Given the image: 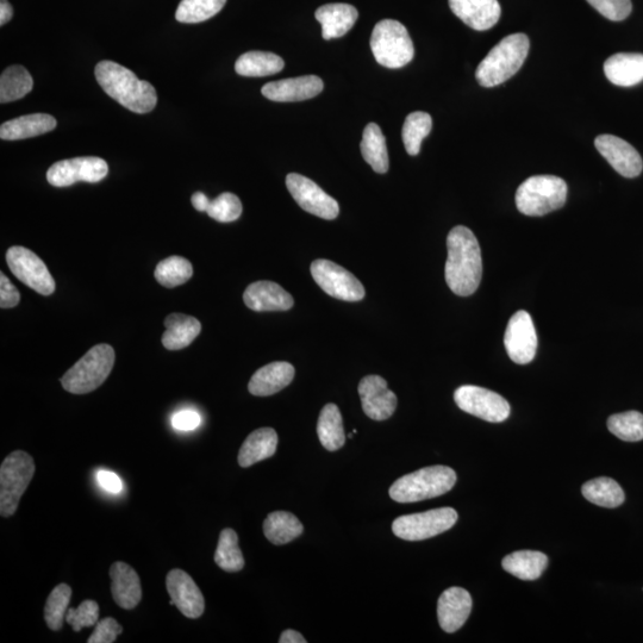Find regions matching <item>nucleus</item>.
I'll use <instances>...</instances> for the list:
<instances>
[{"mask_svg": "<svg viewBox=\"0 0 643 643\" xmlns=\"http://www.w3.org/2000/svg\"><path fill=\"white\" fill-rule=\"evenodd\" d=\"M445 277L455 295L467 297L478 290L483 277L482 249L471 229L458 226L447 237Z\"/></svg>", "mask_w": 643, "mask_h": 643, "instance_id": "nucleus-1", "label": "nucleus"}, {"mask_svg": "<svg viewBox=\"0 0 643 643\" xmlns=\"http://www.w3.org/2000/svg\"><path fill=\"white\" fill-rule=\"evenodd\" d=\"M95 74L106 95L136 114H148L158 103L154 86L148 81L140 80L133 71L117 62H99Z\"/></svg>", "mask_w": 643, "mask_h": 643, "instance_id": "nucleus-2", "label": "nucleus"}, {"mask_svg": "<svg viewBox=\"0 0 643 643\" xmlns=\"http://www.w3.org/2000/svg\"><path fill=\"white\" fill-rule=\"evenodd\" d=\"M530 48L527 35L511 34L491 49L477 68L476 78L484 87L505 83L521 70Z\"/></svg>", "mask_w": 643, "mask_h": 643, "instance_id": "nucleus-3", "label": "nucleus"}, {"mask_svg": "<svg viewBox=\"0 0 643 643\" xmlns=\"http://www.w3.org/2000/svg\"><path fill=\"white\" fill-rule=\"evenodd\" d=\"M457 473L447 466H430L399 478L390 488V497L397 503H415L439 497L451 491Z\"/></svg>", "mask_w": 643, "mask_h": 643, "instance_id": "nucleus-4", "label": "nucleus"}, {"mask_svg": "<svg viewBox=\"0 0 643 643\" xmlns=\"http://www.w3.org/2000/svg\"><path fill=\"white\" fill-rule=\"evenodd\" d=\"M114 365V348L105 343L97 345L66 372L61 385L73 395H86L104 384Z\"/></svg>", "mask_w": 643, "mask_h": 643, "instance_id": "nucleus-5", "label": "nucleus"}, {"mask_svg": "<svg viewBox=\"0 0 643 643\" xmlns=\"http://www.w3.org/2000/svg\"><path fill=\"white\" fill-rule=\"evenodd\" d=\"M567 184L555 176L530 177L516 192V206L521 214L545 216L563 208L567 199Z\"/></svg>", "mask_w": 643, "mask_h": 643, "instance_id": "nucleus-6", "label": "nucleus"}, {"mask_svg": "<svg viewBox=\"0 0 643 643\" xmlns=\"http://www.w3.org/2000/svg\"><path fill=\"white\" fill-rule=\"evenodd\" d=\"M371 49L378 64L391 70L407 66L415 55L407 28L393 20L377 23L371 37Z\"/></svg>", "mask_w": 643, "mask_h": 643, "instance_id": "nucleus-7", "label": "nucleus"}, {"mask_svg": "<svg viewBox=\"0 0 643 643\" xmlns=\"http://www.w3.org/2000/svg\"><path fill=\"white\" fill-rule=\"evenodd\" d=\"M35 474L34 459L26 452L8 455L0 466V514L15 515L24 492Z\"/></svg>", "mask_w": 643, "mask_h": 643, "instance_id": "nucleus-8", "label": "nucleus"}, {"mask_svg": "<svg viewBox=\"0 0 643 643\" xmlns=\"http://www.w3.org/2000/svg\"><path fill=\"white\" fill-rule=\"evenodd\" d=\"M457 521V511L453 508H440L398 517L392 524V530L399 539L422 541L447 532Z\"/></svg>", "mask_w": 643, "mask_h": 643, "instance_id": "nucleus-9", "label": "nucleus"}, {"mask_svg": "<svg viewBox=\"0 0 643 643\" xmlns=\"http://www.w3.org/2000/svg\"><path fill=\"white\" fill-rule=\"evenodd\" d=\"M310 271L316 284L329 296L345 302H359L365 297V287L359 280L333 261L315 260Z\"/></svg>", "mask_w": 643, "mask_h": 643, "instance_id": "nucleus-10", "label": "nucleus"}, {"mask_svg": "<svg viewBox=\"0 0 643 643\" xmlns=\"http://www.w3.org/2000/svg\"><path fill=\"white\" fill-rule=\"evenodd\" d=\"M454 401L467 414L491 423H501L510 416V404L498 393L484 387L465 385L454 392Z\"/></svg>", "mask_w": 643, "mask_h": 643, "instance_id": "nucleus-11", "label": "nucleus"}, {"mask_svg": "<svg viewBox=\"0 0 643 643\" xmlns=\"http://www.w3.org/2000/svg\"><path fill=\"white\" fill-rule=\"evenodd\" d=\"M6 262L10 271L37 293L51 296L55 292V282L45 262L30 249L15 246L6 253Z\"/></svg>", "mask_w": 643, "mask_h": 643, "instance_id": "nucleus-12", "label": "nucleus"}, {"mask_svg": "<svg viewBox=\"0 0 643 643\" xmlns=\"http://www.w3.org/2000/svg\"><path fill=\"white\" fill-rule=\"evenodd\" d=\"M287 190L301 208L323 220H335L340 214V205L311 179L301 174L290 173L286 177Z\"/></svg>", "mask_w": 643, "mask_h": 643, "instance_id": "nucleus-13", "label": "nucleus"}, {"mask_svg": "<svg viewBox=\"0 0 643 643\" xmlns=\"http://www.w3.org/2000/svg\"><path fill=\"white\" fill-rule=\"evenodd\" d=\"M109 173L106 161L96 156H84L56 162L47 172L48 183L55 187H67L86 181L99 183Z\"/></svg>", "mask_w": 643, "mask_h": 643, "instance_id": "nucleus-14", "label": "nucleus"}, {"mask_svg": "<svg viewBox=\"0 0 643 643\" xmlns=\"http://www.w3.org/2000/svg\"><path fill=\"white\" fill-rule=\"evenodd\" d=\"M504 345L509 358L518 365H527L535 358L538 351V335L532 316L520 310L510 318L505 330Z\"/></svg>", "mask_w": 643, "mask_h": 643, "instance_id": "nucleus-15", "label": "nucleus"}, {"mask_svg": "<svg viewBox=\"0 0 643 643\" xmlns=\"http://www.w3.org/2000/svg\"><path fill=\"white\" fill-rule=\"evenodd\" d=\"M166 588L171 596V604L187 618L201 617L205 609V599L195 580L183 570L170 571L166 577Z\"/></svg>", "mask_w": 643, "mask_h": 643, "instance_id": "nucleus-16", "label": "nucleus"}, {"mask_svg": "<svg viewBox=\"0 0 643 643\" xmlns=\"http://www.w3.org/2000/svg\"><path fill=\"white\" fill-rule=\"evenodd\" d=\"M597 151L624 178L639 177L643 170L641 155L627 141L614 135H601L595 140Z\"/></svg>", "mask_w": 643, "mask_h": 643, "instance_id": "nucleus-17", "label": "nucleus"}, {"mask_svg": "<svg viewBox=\"0 0 643 643\" xmlns=\"http://www.w3.org/2000/svg\"><path fill=\"white\" fill-rule=\"evenodd\" d=\"M362 409L374 421H385L395 414L397 396L389 390L386 380L379 376H368L359 384Z\"/></svg>", "mask_w": 643, "mask_h": 643, "instance_id": "nucleus-18", "label": "nucleus"}, {"mask_svg": "<svg viewBox=\"0 0 643 643\" xmlns=\"http://www.w3.org/2000/svg\"><path fill=\"white\" fill-rule=\"evenodd\" d=\"M323 81L316 76H305L273 81L262 87L261 93L273 102H302L323 91Z\"/></svg>", "mask_w": 643, "mask_h": 643, "instance_id": "nucleus-19", "label": "nucleus"}, {"mask_svg": "<svg viewBox=\"0 0 643 643\" xmlns=\"http://www.w3.org/2000/svg\"><path fill=\"white\" fill-rule=\"evenodd\" d=\"M449 8L466 26L477 31L495 27L502 15L498 0H449Z\"/></svg>", "mask_w": 643, "mask_h": 643, "instance_id": "nucleus-20", "label": "nucleus"}, {"mask_svg": "<svg viewBox=\"0 0 643 643\" xmlns=\"http://www.w3.org/2000/svg\"><path fill=\"white\" fill-rule=\"evenodd\" d=\"M472 610V597L465 589L451 588L442 593L438 603L439 623L446 633L464 626Z\"/></svg>", "mask_w": 643, "mask_h": 643, "instance_id": "nucleus-21", "label": "nucleus"}, {"mask_svg": "<svg viewBox=\"0 0 643 643\" xmlns=\"http://www.w3.org/2000/svg\"><path fill=\"white\" fill-rule=\"evenodd\" d=\"M243 301L249 309L257 312L287 311L295 304L290 293L273 282H257L249 285L243 293Z\"/></svg>", "mask_w": 643, "mask_h": 643, "instance_id": "nucleus-22", "label": "nucleus"}, {"mask_svg": "<svg viewBox=\"0 0 643 643\" xmlns=\"http://www.w3.org/2000/svg\"><path fill=\"white\" fill-rule=\"evenodd\" d=\"M111 592L118 607L131 610L140 604L142 588L139 574L123 561H117L110 568Z\"/></svg>", "mask_w": 643, "mask_h": 643, "instance_id": "nucleus-23", "label": "nucleus"}, {"mask_svg": "<svg viewBox=\"0 0 643 643\" xmlns=\"http://www.w3.org/2000/svg\"><path fill=\"white\" fill-rule=\"evenodd\" d=\"M293 378H295V367L289 362H272L254 373L248 384V390L253 396H272L289 386Z\"/></svg>", "mask_w": 643, "mask_h": 643, "instance_id": "nucleus-24", "label": "nucleus"}, {"mask_svg": "<svg viewBox=\"0 0 643 643\" xmlns=\"http://www.w3.org/2000/svg\"><path fill=\"white\" fill-rule=\"evenodd\" d=\"M316 20L321 23L324 40L339 39L354 27L359 12L349 4H327L316 11Z\"/></svg>", "mask_w": 643, "mask_h": 643, "instance_id": "nucleus-25", "label": "nucleus"}, {"mask_svg": "<svg viewBox=\"0 0 643 643\" xmlns=\"http://www.w3.org/2000/svg\"><path fill=\"white\" fill-rule=\"evenodd\" d=\"M605 77L617 86L630 87L643 81V54L618 53L605 61Z\"/></svg>", "mask_w": 643, "mask_h": 643, "instance_id": "nucleus-26", "label": "nucleus"}, {"mask_svg": "<svg viewBox=\"0 0 643 643\" xmlns=\"http://www.w3.org/2000/svg\"><path fill=\"white\" fill-rule=\"evenodd\" d=\"M56 128V120L47 114H33L14 118L0 127V139L18 141L51 133Z\"/></svg>", "mask_w": 643, "mask_h": 643, "instance_id": "nucleus-27", "label": "nucleus"}, {"mask_svg": "<svg viewBox=\"0 0 643 643\" xmlns=\"http://www.w3.org/2000/svg\"><path fill=\"white\" fill-rule=\"evenodd\" d=\"M166 332L162 335V345L168 351H180L190 346L201 334L202 324L197 318L184 314H172L165 320Z\"/></svg>", "mask_w": 643, "mask_h": 643, "instance_id": "nucleus-28", "label": "nucleus"}, {"mask_svg": "<svg viewBox=\"0 0 643 643\" xmlns=\"http://www.w3.org/2000/svg\"><path fill=\"white\" fill-rule=\"evenodd\" d=\"M278 435L272 428H260L248 436L240 449L239 464L251 467L271 458L277 451Z\"/></svg>", "mask_w": 643, "mask_h": 643, "instance_id": "nucleus-29", "label": "nucleus"}, {"mask_svg": "<svg viewBox=\"0 0 643 643\" xmlns=\"http://www.w3.org/2000/svg\"><path fill=\"white\" fill-rule=\"evenodd\" d=\"M360 148L362 156L374 172L384 174L389 171L386 139L378 124L370 123L366 126Z\"/></svg>", "mask_w": 643, "mask_h": 643, "instance_id": "nucleus-30", "label": "nucleus"}, {"mask_svg": "<svg viewBox=\"0 0 643 643\" xmlns=\"http://www.w3.org/2000/svg\"><path fill=\"white\" fill-rule=\"evenodd\" d=\"M547 565L546 555L535 551L511 553L502 561L504 570L521 580L539 579Z\"/></svg>", "mask_w": 643, "mask_h": 643, "instance_id": "nucleus-31", "label": "nucleus"}, {"mask_svg": "<svg viewBox=\"0 0 643 643\" xmlns=\"http://www.w3.org/2000/svg\"><path fill=\"white\" fill-rule=\"evenodd\" d=\"M284 67V60L276 54L248 52L237 59L235 71L243 77H267L283 71Z\"/></svg>", "mask_w": 643, "mask_h": 643, "instance_id": "nucleus-32", "label": "nucleus"}, {"mask_svg": "<svg viewBox=\"0 0 643 643\" xmlns=\"http://www.w3.org/2000/svg\"><path fill=\"white\" fill-rule=\"evenodd\" d=\"M317 434L322 446L335 452L345 445L346 434L343 429L342 416L335 404H327L321 411L317 423Z\"/></svg>", "mask_w": 643, "mask_h": 643, "instance_id": "nucleus-33", "label": "nucleus"}, {"mask_svg": "<svg viewBox=\"0 0 643 643\" xmlns=\"http://www.w3.org/2000/svg\"><path fill=\"white\" fill-rule=\"evenodd\" d=\"M303 524L295 515L286 511H276L267 516L264 522V533L273 545L282 546L301 536Z\"/></svg>", "mask_w": 643, "mask_h": 643, "instance_id": "nucleus-34", "label": "nucleus"}, {"mask_svg": "<svg viewBox=\"0 0 643 643\" xmlns=\"http://www.w3.org/2000/svg\"><path fill=\"white\" fill-rule=\"evenodd\" d=\"M582 492L589 502L603 508L620 507L626 499L620 484L607 477L590 480L583 485Z\"/></svg>", "mask_w": 643, "mask_h": 643, "instance_id": "nucleus-35", "label": "nucleus"}, {"mask_svg": "<svg viewBox=\"0 0 643 643\" xmlns=\"http://www.w3.org/2000/svg\"><path fill=\"white\" fill-rule=\"evenodd\" d=\"M34 80L27 68L11 66L0 77V102L2 104L18 101L33 90Z\"/></svg>", "mask_w": 643, "mask_h": 643, "instance_id": "nucleus-36", "label": "nucleus"}, {"mask_svg": "<svg viewBox=\"0 0 643 643\" xmlns=\"http://www.w3.org/2000/svg\"><path fill=\"white\" fill-rule=\"evenodd\" d=\"M215 563L226 572H239L245 567V558L239 547V536L235 530L224 529L218 540Z\"/></svg>", "mask_w": 643, "mask_h": 643, "instance_id": "nucleus-37", "label": "nucleus"}, {"mask_svg": "<svg viewBox=\"0 0 643 643\" xmlns=\"http://www.w3.org/2000/svg\"><path fill=\"white\" fill-rule=\"evenodd\" d=\"M433 128L432 116L427 112H412L404 122L402 136L405 149L411 156L420 154L421 143Z\"/></svg>", "mask_w": 643, "mask_h": 643, "instance_id": "nucleus-38", "label": "nucleus"}, {"mask_svg": "<svg viewBox=\"0 0 643 643\" xmlns=\"http://www.w3.org/2000/svg\"><path fill=\"white\" fill-rule=\"evenodd\" d=\"M192 274L191 262L185 258L177 257V255L162 260L155 268V279L167 289H173V287L189 282Z\"/></svg>", "mask_w": 643, "mask_h": 643, "instance_id": "nucleus-39", "label": "nucleus"}, {"mask_svg": "<svg viewBox=\"0 0 643 643\" xmlns=\"http://www.w3.org/2000/svg\"><path fill=\"white\" fill-rule=\"evenodd\" d=\"M227 0H181L176 11L180 23H202L220 12Z\"/></svg>", "mask_w": 643, "mask_h": 643, "instance_id": "nucleus-40", "label": "nucleus"}, {"mask_svg": "<svg viewBox=\"0 0 643 643\" xmlns=\"http://www.w3.org/2000/svg\"><path fill=\"white\" fill-rule=\"evenodd\" d=\"M608 429L616 438L627 442L643 440V415L639 411H627L609 417Z\"/></svg>", "mask_w": 643, "mask_h": 643, "instance_id": "nucleus-41", "label": "nucleus"}, {"mask_svg": "<svg viewBox=\"0 0 643 643\" xmlns=\"http://www.w3.org/2000/svg\"><path fill=\"white\" fill-rule=\"evenodd\" d=\"M72 589L67 584H60L48 596L45 607V618L49 629L58 632L64 626L68 604L71 602Z\"/></svg>", "mask_w": 643, "mask_h": 643, "instance_id": "nucleus-42", "label": "nucleus"}, {"mask_svg": "<svg viewBox=\"0 0 643 643\" xmlns=\"http://www.w3.org/2000/svg\"><path fill=\"white\" fill-rule=\"evenodd\" d=\"M211 218L221 223H230L239 220L242 214V203L240 198L233 195V193H222L214 201L210 202L208 210H206Z\"/></svg>", "mask_w": 643, "mask_h": 643, "instance_id": "nucleus-43", "label": "nucleus"}, {"mask_svg": "<svg viewBox=\"0 0 643 643\" xmlns=\"http://www.w3.org/2000/svg\"><path fill=\"white\" fill-rule=\"evenodd\" d=\"M66 621L77 633L83 628L96 626L99 621L98 603L87 599L78 608L68 609Z\"/></svg>", "mask_w": 643, "mask_h": 643, "instance_id": "nucleus-44", "label": "nucleus"}, {"mask_svg": "<svg viewBox=\"0 0 643 643\" xmlns=\"http://www.w3.org/2000/svg\"><path fill=\"white\" fill-rule=\"evenodd\" d=\"M592 8L610 21L621 22L632 14V0H586Z\"/></svg>", "mask_w": 643, "mask_h": 643, "instance_id": "nucleus-45", "label": "nucleus"}, {"mask_svg": "<svg viewBox=\"0 0 643 643\" xmlns=\"http://www.w3.org/2000/svg\"><path fill=\"white\" fill-rule=\"evenodd\" d=\"M123 633V627L118 623L115 618L105 617L99 620L96 624L95 632L92 633L89 643H112L115 642L117 636Z\"/></svg>", "mask_w": 643, "mask_h": 643, "instance_id": "nucleus-46", "label": "nucleus"}, {"mask_svg": "<svg viewBox=\"0 0 643 643\" xmlns=\"http://www.w3.org/2000/svg\"><path fill=\"white\" fill-rule=\"evenodd\" d=\"M21 301L20 292L10 282L4 273H0V307L2 309L15 308Z\"/></svg>", "mask_w": 643, "mask_h": 643, "instance_id": "nucleus-47", "label": "nucleus"}, {"mask_svg": "<svg viewBox=\"0 0 643 643\" xmlns=\"http://www.w3.org/2000/svg\"><path fill=\"white\" fill-rule=\"evenodd\" d=\"M172 424L178 430H193L201 424V416L196 411L183 410L173 416Z\"/></svg>", "mask_w": 643, "mask_h": 643, "instance_id": "nucleus-48", "label": "nucleus"}, {"mask_svg": "<svg viewBox=\"0 0 643 643\" xmlns=\"http://www.w3.org/2000/svg\"><path fill=\"white\" fill-rule=\"evenodd\" d=\"M98 482L102 488L111 493H118L122 490V482L120 477L110 471H101L98 473Z\"/></svg>", "mask_w": 643, "mask_h": 643, "instance_id": "nucleus-49", "label": "nucleus"}, {"mask_svg": "<svg viewBox=\"0 0 643 643\" xmlns=\"http://www.w3.org/2000/svg\"><path fill=\"white\" fill-rule=\"evenodd\" d=\"M191 201H192L193 208L201 212H206L211 202L210 199L206 197L203 192H196L195 195L192 196Z\"/></svg>", "mask_w": 643, "mask_h": 643, "instance_id": "nucleus-50", "label": "nucleus"}, {"mask_svg": "<svg viewBox=\"0 0 643 643\" xmlns=\"http://www.w3.org/2000/svg\"><path fill=\"white\" fill-rule=\"evenodd\" d=\"M280 643H307V640L304 639L302 634L296 632V630H285V632L280 635Z\"/></svg>", "mask_w": 643, "mask_h": 643, "instance_id": "nucleus-51", "label": "nucleus"}, {"mask_svg": "<svg viewBox=\"0 0 643 643\" xmlns=\"http://www.w3.org/2000/svg\"><path fill=\"white\" fill-rule=\"evenodd\" d=\"M12 16H14V10L8 0H0V26L8 23Z\"/></svg>", "mask_w": 643, "mask_h": 643, "instance_id": "nucleus-52", "label": "nucleus"}]
</instances>
